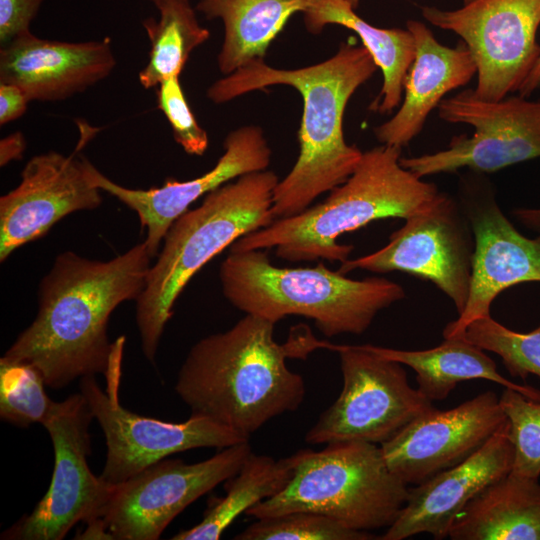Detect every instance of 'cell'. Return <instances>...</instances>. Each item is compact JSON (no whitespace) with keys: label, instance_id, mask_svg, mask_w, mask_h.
Here are the masks:
<instances>
[{"label":"cell","instance_id":"obj_33","mask_svg":"<svg viewBox=\"0 0 540 540\" xmlns=\"http://www.w3.org/2000/svg\"><path fill=\"white\" fill-rule=\"evenodd\" d=\"M44 0H0L1 46L29 32Z\"/></svg>","mask_w":540,"mask_h":540},{"label":"cell","instance_id":"obj_37","mask_svg":"<svg viewBox=\"0 0 540 540\" xmlns=\"http://www.w3.org/2000/svg\"><path fill=\"white\" fill-rule=\"evenodd\" d=\"M515 213L524 224L540 229V209H519Z\"/></svg>","mask_w":540,"mask_h":540},{"label":"cell","instance_id":"obj_25","mask_svg":"<svg viewBox=\"0 0 540 540\" xmlns=\"http://www.w3.org/2000/svg\"><path fill=\"white\" fill-rule=\"evenodd\" d=\"M304 22L314 34L329 24L354 31L383 75L382 88L370 109L389 113L399 105L415 54L414 38L407 28L373 26L357 15L346 0H314L304 12Z\"/></svg>","mask_w":540,"mask_h":540},{"label":"cell","instance_id":"obj_14","mask_svg":"<svg viewBox=\"0 0 540 540\" xmlns=\"http://www.w3.org/2000/svg\"><path fill=\"white\" fill-rule=\"evenodd\" d=\"M252 452L246 441L201 462L163 459L113 485L99 518L113 540H157L187 506L237 474Z\"/></svg>","mask_w":540,"mask_h":540},{"label":"cell","instance_id":"obj_22","mask_svg":"<svg viewBox=\"0 0 540 540\" xmlns=\"http://www.w3.org/2000/svg\"><path fill=\"white\" fill-rule=\"evenodd\" d=\"M452 540H540V483L509 472L455 517Z\"/></svg>","mask_w":540,"mask_h":540},{"label":"cell","instance_id":"obj_34","mask_svg":"<svg viewBox=\"0 0 540 540\" xmlns=\"http://www.w3.org/2000/svg\"><path fill=\"white\" fill-rule=\"evenodd\" d=\"M30 99L16 84L0 82V125L20 118L27 110Z\"/></svg>","mask_w":540,"mask_h":540},{"label":"cell","instance_id":"obj_27","mask_svg":"<svg viewBox=\"0 0 540 540\" xmlns=\"http://www.w3.org/2000/svg\"><path fill=\"white\" fill-rule=\"evenodd\" d=\"M154 5L159 18L149 17L142 22L150 52L138 78L146 89L180 76L191 52L210 37L209 31L198 22L196 9L189 0H158Z\"/></svg>","mask_w":540,"mask_h":540},{"label":"cell","instance_id":"obj_6","mask_svg":"<svg viewBox=\"0 0 540 540\" xmlns=\"http://www.w3.org/2000/svg\"><path fill=\"white\" fill-rule=\"evenodd\" d=\"M219 279L224 297L245 314L274 323L289 315L303 316L327 337L362 334L381 310L406 295L401 285L386 278L355 280L322 262L278 267L264 249L229 251Z\"/></svg>","mask_w":540,"mask_h":540},{"label":"cell","instance_id":"obj_12","mask_svg":"<svg viewBox=\"0 0 540 540\" xmlns=\"http://www.w3.org/2000/svg\"><path fill=\"white\" fill-rule=\"evenodd\" d=\"M421 14L467 45L477 66L474 92L483 99L518 92L540 57V0H471L453 10L423 6Z\"/></svg>","mask_w":540,"mask_h":540},{"label":"cell","instance_id":"obj_9","mask_svg":"<svg viewBox=\"0 0 540 540\" xmlns=\"http://www.w3.org/2000/svg\"><path fill=\"white\" fill-rule=\"evenodd\" d=\"M343 388L308 430L309 444L363 441L381 445L414 419L434 408L413 388L403 364L381 357L363 345H335Z\"/></svg>","mask_w":540,"mask_h":540},{"label":"cell","instance_id":"obj_5","mask_svg":"<svg viewBox=\"0 0 540 540\" xmlns=\"http://www.w3.org/2000/svg\"><path fill=\"white\" fill-rule=\"evenodd\" d=\"M278 182L268 169L244 174L206 194L170 226L136 300L141 348L149 362L155 361L174 304L192 277L237 239L275 220L271 208Z\"/></svg>","mask_w":540,"mask_h":540},{"label":"cell","instance_id":"obj_1","mask_svg":"<svg viewBox=\"0 0 540 540\" xmlns=\"http://www.w3.org/2000/svg\"><path fill=\"white\" fill-rule=\"evenodd\" d=\"M151 259L144 241L106 261L60 253L40 282L35 319L1 358L30 364L55 389L105 375L113 345L110 316L140 296Z\"/></svg>","mask_w":540,"mask_h":540},{"label":"cell","instance_id":"obj_16","mask_svg":"<svg viewBox=\"0 0 540 540\" xmlns=\"http://www.w3.org/2000/svg\"><path fill=\"white\" fill-rule=\"evenodd\" d=\"M506 419L489 390L448 410L430 409L380 447L389 469L417 485L466 460Z\"/></svg>","mask_w":540,"mask_h":540},{"label":"cell","instance_id":"obj_35","mask_svg":"<svg viewBox=\"0 0 540 540\" xmlns=\"http://www.w3.org/2000/svg\"><path fill=\"white\" fill-rule=\"evenodd\" d=\"M26 149V140L22 132L16 131L0 140V165L22 158Z\"/></svg>","mask_w":540,"mask_h":540},{"label":"cell","instance_id":"obj_32","mask_svg":"<svg viewBox=\"0 0 540 540\" xmlns=\"http://www.w3.org/2000/svg\"><path fill=\"white\" fill-rule=\"evenodd\" d=\"M158 109L167 118L175 141L183 150L202 156L208 148L207 132L197 122L180 83V76L163 81L156 91Z\"/></svg>","mask_w":540,"mask_h":540},{"label":"cell","instance_id":"obj_2","mask_svg":"<svg viewBox=\"0 0 540 540\" xmlns=\"http://www.w3.org/2000/svg\"><path fill=\"white\" fill-rule=\"evenodd\" d=\"M274 322L245 314L224 332L208 335L189 350L178 372L175 391L191 414L208 417L250 438L271 419L299 408L303 377L287 358L305 359L326 341L309 329L286 343L274 339Z\"/></svg>","mask_w":540,"mask_h":540},{"label":"cell","instance_id":"obj_23","mask_svg":"<svg viewBox=\"0 0 540 540\" xmlns=\"http://www.w3.org/2000/svg\"><path fill=\"white\" fill-rule=\"evenodd\" d=\"M314 0H199L195 9L206 19H221L224 41L217 62L228 75L256 59L268 47L289 18L305 12Z\"/></svg>","mask_w":540,"mask_h":540},{"label":"cell","instance_id":"obj_19","mask_svg":"<svg viewBox=\"0 0 540 540\" xmlns=\"http://www.w3.org/2000/svg\"><path fill=\"white\" fill-rule=\"evenodd\" d=\"M512 464L513 445L506 419L466 460L409 488L400 514L379 539L403 540L421 533L435 540L447 538L458 513L487 486L508 474Z\"/></svg>","mask_w":540,"mask_h":540},{"label":"cell","instance_id":"obj_15","mask_svg":"<svg viewBox=\"0 0 540 540\" xmlns=\"http://www.w3.org/2000/svg\"><path fill=\"white\" fill-rule=\"evenodd\" d=\"M88 139L64 155L56 151L33 156L17 187L0 198V261L37 240L65 216L98 208L101 191L90 180L87 158L78 155Z\"/></svg>","mask_w":540,"mask_h":540},{"label":"cell","instance_id":"obj_13","mask_svg":"<svg viewBox=\"0 0 540 540\" xmlns=\"http://www.w3.org/2000/svg\"><path fill=\"white\" fill-rule=\"evenodd\" d=\"M405 220L384 247L347 259L338 271L344 275L358 269L409 273L431 281L452 300L459 315L469 297L474 253L473 232L462 207L440 192L427 207Z\"/></svg>","mask_w":540,"mask_h":540},{"label":"cell","instance_id":"obj_7","mask_svg":"<svg viewBox=\"0 0 540 540\" xmlns=\"http://www.w3.org/2000/svg\"><path fill=\"white\" fill-rule=\"evenodd\" d=\"M292 476L276 495L245 514L254 519L311 511L342 525L370 531L390 527L408 496V485L388 467L381 447L363 441L301 449L289 456Z\"/></svg>","mask_w":540,"mask_h":540},{"label":"cell","instance_id":"obj_26","mask_svg":"<svg viewBox=\"0 0 540 540\" xmlns=\"http://www.w3.org/2000/svg\"><path fill=\"white\" fill-rule=\"evenodd\" d=\"M292 473L289 457L275 460L252 452L238 473L226 481V494L212 500L197 525L175 534L172 539H219L241 513L279 493Z\"/></svg>","mask_w":540,"mask_h":540},{"label":"cell","instance_id":"obj_18","mask_svg":"<svg viewBox=\"0 0 540 540\" xmlns=\"http://www.w3.org/2000/svg\"><path fill=\"white\" fill-rule=\"evenodd\" d=\"M462 209L474 236L469 297L444 338L460 337L473 321L490 315L493 300L505 289L540 282V236L527 238L502 213L492 195L469 194Z\"/></svg>","mask_w":540,"mask_h":540},{"label":"cell","instance_id":"obj_28","mask_svg":"<svg viewBox=\"0 0 540 540\" xmlns=\"http://www.w3.org/2000/svg\"><path fill=\"white\" fill-rule=\"evenodd\" d=\"M45 386L41 373L30 364L1 358V420L19 427L42 424L54 402L47 395Z\"/></svg>","mask_w":540,"mask_h":540},{"label":"cell","instance_id":"obj_10","mask_svg":"<svg viewBox=\"0 0 540 540\" xmlns=\"http://www.w3.org/2000/svg\"><path fill=\"white\" fill-rule=\"evenodd\" d=\"M437 108L441 119L470 125L474 133L454 137L436 153L401 157V165L419 178L461 168L491 173L540 157V100L520 95L486 100L465 89Z\"/></svg>","mask_w":540,"mask_h":540},{"label":"cell","instance_id":"obj_24","mask_svg":"<svg viewBox=\"0 0 540 540\" xmlns=\"http://www.w3.org/2000/svg\"><path fill=\"white\" fill-rule=\"evenodd\" d=\"M363 347L412 368L416 372L418 390L432 402L444 400L460 382L473 379L489 380L540 399L539 389L502 376L484 350L463 337L446 338L439 346L426 350H400L370 344Z\"/></svg>","mask_w":540,"mask_h":540},{"label":"cell","instance_id":"obj_11","mask_svg":"<svg viewBox=\"0 0 540 540\" xmlns=\"http://www.w3.org/2000/svg\"><path fill=\"white\" fill-rule=\"evenodd\" d=\"M93 415L85 397L54 401L42 425L54 448L51 484L29 515L1 534L5 540H61L79 522L99 518L113 485L89 468V426Z\"/></svg>","mask_w":540,"mask_h":540},{"label":"cell","instance_id":"obj_36","mask_svg":"<svg viewBox=\"0 0 540 540\" xmlns=\"http://www.w3.org/2000/svg\"><path fill=\"white\" fill-rule=\"evenodd\" d=\"M540 88V57L536 61L533 69L519 89V95L529 97L535 90Z\"/></svg>","mask_w":540,"mask_h":540},{"label":"cell","instance_id":"obj_20","mask_svg":"<svg viewBox=\"0 0 540 540\" xmlns=\"http://www.w3.org/2000/svg\"><path fill=\"white\" fill-rule=\"evenodd\" d=\"M116 66L111 39L65 42L26 32L0 49V82L21 87L30 101H61L107 78Z\"/></svg>","mask_w":540,"mask_h":540},{"label":"cell","instance_id":"obj_17","mask_svg":"<svg viewBox=\"0 0 540 540\" xmlns=\"http://www.w3.org/2000/svg\"><path fill=\"white\" fill-rule=\"evenodd\" d=\"M223 146L224 153L209 171L187 181L170 179L156 188L122 186L105 176L88 159L87 173L96 187L137 214L141 228L146 230L143 241L154 258L170 226L193 202L244 174L266 170L270 165L272 151L262 128L257 125H246L229 132Z\"/></svg>","mask_w":540,"mask_h":540},{"label":"cell","instance_id":"obj_8","mask_svg":"<svg viewBox=\"0 0 540 540\" xmlns=\"http://www.w3.org/2000/svg\"><path fill=\"white\" fill-rule=\"evenodd\" d=\"M125 337L113 342L105 377L106 391L95 376L80 379V392L101 427L107 446L100 475L109 484H119L166 457L195 448H226L249 438L198 414L180 423L145 417L124 408L118 398Z\"/></svg>","mask_w":540,"mask_h":540},{"label":"cell","instance_id":"obj_29","mask_svg":"<svg viewBox=\"0 0 540 540\" xmlns=\"http://www.w3.org/2000/svg\"><path fill=\"white\" fill-rule=\"evenodd\" d=\"M484 351L496 353L512 377H540V326L528 333L508 329L490 315L470 323L462 336Z\"/></svg>","mask_w":540,"mask_h":540},{"label":"cell","instance_id":"obj_21","mask_svg":"<svg viewBox=\"0 0 540 540\" xmlns=\"http://www.w3.org/2000/svg\"><path fill=\"white\" fill-rule=\"evenodd\" d=\"M406 28L413 35L415 54L404 81L402 104L393 117L374 129L381 144L400 148L421 132L430 112L448 92L477 74L473 55L463 41L447 47L418 20H408Z\"/></svg>","mask_w":540,"mask_h":540},{"label":"cell","instance_id":"obj_31","mask_svg":"<svg viewBox=\"0 0 540 540\" xmlns=\"http://www.w3.org/2000/svg\"><path fill=\"white\" fill-rule=\"evenodd\" d=\"M500 406L509 422L513 445L511 472L530 478L540 476V399L504 388Z\"/></svg>","mask_w":540,"mask_h":540},{"label":"cell","instance_id":"obj_39","mask_svg":"<svg viewBox=\"0 0 540 540\" xmlns=\"http://www.w3.org/2000/svg\"><path fill=\"white\" fill-rule=\"evenodd\" d=\"M149 1H151L152 3L155 4L158 0H149ZM189 1H190V0H189Z\"/></svg>","mask_w":540,"mask_h":540},{"label":"cell","instance_id":"obj_38","mask_svg":"<svg viewBox=\"0 0 540 540\" xmlns=\"http://www.w3.org/2000/svg\"><path fill=\"white\" fill-rule=\"evenodd\" d=\"M354 9L359 6L360 0H346ZM471 0H463V4L470 2Z\"/></svg>","mask_w":540,"mask_h":540},{"label":"cell","instance_id":"obj_30","mask_svg":"<svg viewBox=\"0 0 540 540\" xmlns=\"http://www.w3.org/2000/svg\"><path fill=\"white\" fill-rule=\"evenodd\" d=\"M236 540H372L369 531L348 528L329 516L311 511H293L255 519L235 535Z\"/></svg>","mask_w":540,"mask_h":540},{"label":"cell","instance_id":"obj_4","mask_svg":"<svg viewBox=\"0 0 540 540\" xmlns=\"http://www.w3.org/2000/svg\"><path fill=\"white\" fill-rule=\"evenodd\" d=\"M401 149L381 144L363 152L354 172L324 201L240 237L229 251L275 248L288 262L346 261L353 245L338 243L342 234L379 219H407L441 192L401 165Z\"/></svg>","mask_w":540,"mask_h":540},{"label":"cell","instance_id":"obj_3","mask_svg":"<svg viewBox=\"0 0 540 540\" xmlns=\"http://www.w3.org/2000/svg\"><path fill=\"white\" fill-rule=\"evenodd\" d=\"M377 69L363 45L342 43L332 57L318 64L279 69L256 59L208 88L207 97L217 104L273 85L291 86L302 96L299 154L274 189V219L301 213L354 172L363 152L345 141L344 111L351 96Z\"/></svg>","mask_w":540,"mask_h":540}]
</instances>
